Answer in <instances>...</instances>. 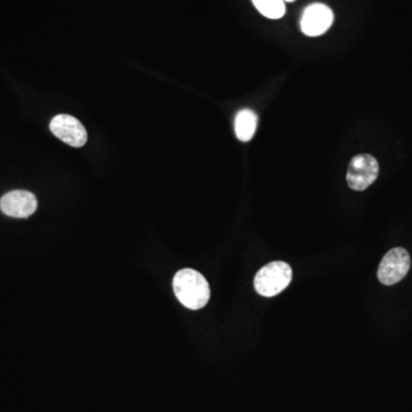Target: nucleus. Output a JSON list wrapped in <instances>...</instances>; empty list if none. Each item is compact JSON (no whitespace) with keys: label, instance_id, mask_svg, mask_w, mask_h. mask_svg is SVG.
Returning <instances> with one entry per match:
<instances>
[{"label":"nucleus","instance_id":"10","mask_svg":"<svg viewBox=\"0 0 412 412\" xmlns=\"http://www.w3.org/2000/svg\"><path fill=\"white\" fill-rule=\"evenodd\" d=\"M283 1H284V3H293L296 0H283Z\"/></svg>","mask_w":412,"mask_h":412},{"label":"nucleus","instance_id":"4","mask_svg":"<svg viewBox=\"0 0 412 412\" xmlns=\"http://www.w3.org/2000/svg\"><path fill=\"white\" fill-rule=\"evenodd\" d=\"M411 266L409 253L403 248H394L385 254L378 268V278L385 286L403 280Z\"/></svg>","mask_w":412,"mask_h":412},{"label":"nucleus","instance_id":"8","mask_svg":"<svg viewBox=\"0 0 412 412\" xmlns=\"http://www.w3.org/2000/svg\"><path fill=\"white\" fill-rule=\"evenodd\" d=\"M258 117L254 111L243 109L237 114L235 119V132L238 140L248 142L253 138L257 130Z\"/></svg>","mask_w":412,"mask_h":412},{"label":"nucleus","instance_id":"3","mask_svg":"<svg viewBox=\"0 0 412 412\" xmlns=\"http://www.w3.org/2000/svg\"><path fill=\"white\" fill-rule=\"evenodd\" d=\"M379 164L369 154H360L353 157L347 170V184L353 191H363L377 180Z\"/></svg>","mask_w":412,"mask_h":412},{"label":"nucleus","instance_id":"9","mask_svg":"<svg viewBox=\"0 0 412 412\" xmlns=\"http://www.w3.org/2000/svg\"><path fill=\"white\" fill-rule=\"evenodd\" d=\"M256 9L268 19H281L286 14V5L283 0H252Z\"/></svg>","mask_w":412,"mask_h":412},{"label":"nucleus","instance_id":"7","mask_svg":"<svg viewBox=\"0 0 412 412\" xmlns=\"http://www.w3.org/2000/svg\"><path fill=\"white\" fill-rule=\"evenodd\" d=\"M37 199L26 191H13L0 199V210L13 218H28L37 210Z\"/></svg>","mask_w":412,"mask_h":412},{"label":"nucleus","instance_id":"1","mask_svg":"<svg viewBox=\"0 0 412 412\" xmlns=\"http://www.w3.org/2000/svg\"><path fill=\"white\" fill-rule=\"evenodd\" d=\"M174 290L180 303L191 311L203 308L211 297L208 281L201 273L191 268L176 273L174 278Z\"/></svg>","mask_w":412,"mask_h":412},{"label":"nucleus","instance_id":"2","mask_svg":"<svg viewBox=\"0 0 412 412\" xmlns=\"http://www.w3.org/2000/svg\"><path fill=\"white\" fill-rule=\"evenodd\" d=\"M291 281V267L283 261H274L258 271L254 277V288L263 297H274L284 291Z\"/></svg>","mask_w":412,"mask_h":412},{"label":"nucleus","instance_id":"5","mask_svg":"<svg viewBox=\"0 0 412 412\" xmlns=\"http://www.w3.org/2000/svg\"><path fill=\"white\" fill-rule=\"evenodd\" d=\"M51 132L71 147L81 148L87 141V132L81 121L69 115H58L51 121Z\"/></svg>","mask_w":412,"mask_h":412},{"label":"nucleus","instance_id":"6","mask_svg":"<svg viewBox=\"0 0 412 412\" xmlns=\"http://www.w3.org/2000/svg\"><path fill=\"white\" fill-rule=\"evenodd\" d=\"M333 22L331 9L324 4H311L303 11L300 28L306 36L317 37L326 34Z\"/></svg>","mask_w":412,"mask_h":412}]
</instances>
